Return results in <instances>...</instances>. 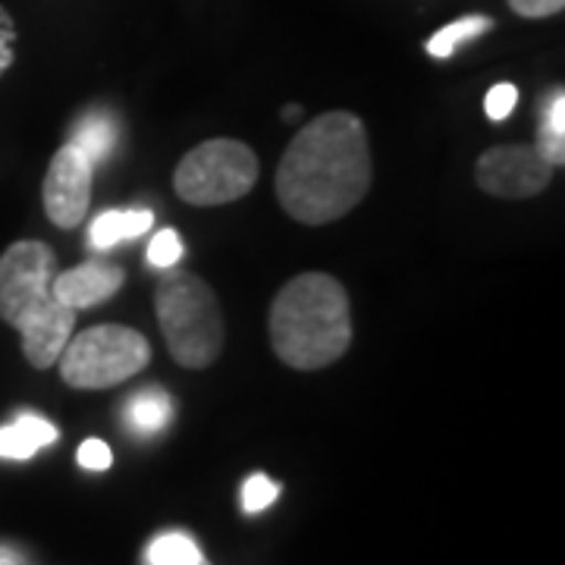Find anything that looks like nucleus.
<instances>
[{
    "mask_svg": "<svg viewBox=\"0 0 565 565\" xmlns=\"http://www.w3.org/2000/svg\"><path fill=\"white\" fill-rule=\"evenodd\" d=\"M374 182L364 122L330 110L302 126L282 151L274 192L282 211L305 226H323L359 207Z\"/></svg>",
    "mask_w": 565,
    "mask_h": 565,
    "instance_id": "nucleus-1",
    "label": "nucleus"
},
{
    "mask_svg": "<svg viewBox=\"0 0 565 565\" xmlns=\"http://www.w3.org/2000/svg\"><path fill=\"white\" fill-rule=\"evenodd\" d=\"M54 277L57 255L41 239L13 243L0 255V321L20 330L22 355L39 371L57 364L79 315L57 302Z\"/></svg>",
    "mask_w": 565,
    "mask_h": 565,
    "instance_id": "nucleus-2",
    "label": "nucleus"
},
{
    "mask_svg": "<svg viewBox=\"0 0 565 565\" xmlns=\"http://www.w3.org/2000/svg\"><path fill=\"white\" fill-rule=\"evenodd\" d=\"M270 349L296 371H321L352 345L349 292L330 274H299L270 302Z\"/></svg>",
    "mask_w": 565,
    "mask_h": 565,
    "instance_id": "nucleus-3",
    "label": "nucleus"
},
{
    "mask_svg": "<svg viewBox=\"0 0 565 565\" xmlns=\"http://www.w3.org/2000/svg\"><path fill=\"white\" fill-rule=\"evenodd\" d=\"M154 311L173 362L202 371L221 359L226 343L223 311L202 277L167 267L154 289Z\"/></svg>",
    "mask_w": 565,
    "mask_h": 565,
    "instance_id": "nucleus-4",
    "label": "nucleus"
},
{
    "mask_svg": "<svg viewBox=\"0 0 565 565\" xmlns=\"http://www.w3.org/2000/svg\"><path fill=\"white\" fill-rule=\"evenodd\" d=\"M151 364V343L136 327L102 323L73 333L63 345L57 367L63 384L73 390H110L120 386Z\"/></svg>",
    "mask_w": 565,
    "mask_h": 565,
    "instance_id": "nucleus-5",
    "label": "nucleus"
},
{
    "mask_svg": "<svg viewBox=\"0 0 565 565\" xmlns=\"http://www.w3.org/2000/svg\"><path fill=\"white\" fill-rule=\"evenodd\" d=\"M258 154L239 139H211L192 148L173 173V189L185 204L217 207L245 199L258 182Z\"/></svg>",
    "mask_w": 565,
    "mask_h": 565,
    "instance_id": "nucleus-6",
    "label": "nucleus"
},
{
    "mask_svg": "<svg viewBox=\"0 0 565 565\" xmlns=\"http://www.w3.org/2000/svg\"><path fill=\"white\" fill-rule=\"evenodd\" d=\"M553 170L556 167L534 145H497L478 158L475 180L478 189L493 199L522 202L544 192L553 182Z\"/></svg>",
    "mask_w": 565,
    "mask_h": 565,
    "instance_id": "nucleus-7",
    "label": "nucleus"
},
{
    "mask_svg": "<svg viewBox=\"0 0 565 565\" xmlns=\"http://www.w3.org/2000/svg\"><path fill=\"white\" fill-rule=\"evenodd\" d=\"M92 180H95V163L88 161L76 145L66 141L51 158L44 185H41V202H44L47 221L61 230H76L92 204Z\"/></svg>",
    "mask_w": 565,
    "mask_h": 565,
    "instance_id": "nucleus-8",
    "label": "nucleus"
},
{
    "mask_svg": "<svg viewBox=\"0 0 565 565\" xmlns=\"http://www.w3.org/2000/svg\"><path fill=\"white\" fill-rule=\"evenodd\" d=\"M122 280H126V274L120 264L107 262V258H92L73 270H57L54 296L66 308L85 311V308H95V305L114 299L120 292Z\"/></svg>",
    "mask_w": 565,
    "mask_h": 565,
    "instance_id": "nucleus-9",
    "label": "nucleus"
},
{
    "mask_svg": "<svg viewBox=\"0 0 565 565\" xmlns=\"http://www.w3.org/2000/svg\"><path fill=\"white\" fill-rule=\"evenodd\" d=\"M57 427L44 422L32 412H22L20 418L7 427H0V459H13V462H25L39 452L41 446L57 444Z\"/></svg>",
    "mask_w": 565,
    "mask_h": 565,
    "instance_id": "nucleus-10",
    "label": "nucleus"
},
{
    "mask_svg": "<svg viewBox=\"0 0 565 565\" xmlns=\"http://www.w3.org/2000/svg\"><path fill=\"white\" fill-rule=\"evenodd\" d=\"M122 418L129 424V430L139 437L161 434L163 427L173 422V399L163 393L161 386H145L136 396H129Z\"/></svg>",
    "mask_w": 565,
    "mask_h": 565,
    "instance_id": "nucleus-11",
    "label": "nucleus"
},
{
    "mask_svg": "<svg viewBox=\"0 0 565 565\" xmlns=\"http://www.w3.org/2000/svg\"><path fill=\"white\" fill-rule=\"evenodd\" d=\"M117 136H120V122L114 120V114H107V110H92V114H85V117L76 122L70 145H76L82 154L98 167V163H104L114 154Z\"/></svg>",
    "mask_w": 565,
    "mask_h": 565,
    "instance_id": "nucleus-12",
    "label": "nucleus"
},
{
    "mask_svg": "<svg viewBox=\"0 0 565 565\" xmlns=\"http://www.w3.org/2000/svg\"><path fill=\"white\" fill-rule=\"evenodd\" d=\"M151 223H154L151 211H107V214L95 217V223H92V245L107 252L117 243L139 239L141 233L151 230Z\"/></svg>",
    "mask_w": 565,
    "mask_h": 565,
    "instance_id": "nucleus-13",
    "label": "nucleus"
},
{
    "mask_svg": "<svg viewBox=\"0 0 565 565\" xmlns=\"http://www.w3.org/2000/svg\"><path fill=\"white\" fill-rule=\"evenodd\" d=\"M493 29V20L490 17H462V20L449 22L444 25L434 39L427 41L424 47H427V54L430 57H437V61H446V57H452L459 47H462L465 41L478 39V35H484Z\"/></svg>",
    "mask_w": 565,
    "mask_h": 565,
    "instance_id": "nucleus-14",
    "label": "nucleus"
},
{
    "mask_svg": "<svg viewBox=\"0 0 565 565\" xmlns=\"http://www.w3.org/2000/svg\"><path fill=\"white\" fill-rule=\"evenodd\" d=\"M534 148L544 154L546 161L553 167H563L565 163V95L563 88L550 98L544 110V122H541V132Z\"/></svg>",
    "mask_w": 565,
    "mask_h": 565,
    "instance_id": "nucleus-15",
    "label": "nucleus"
},
{
    "mask_svg": "<svg viewBox=\"0 0 565 565\" xmlns=\"http://www.w3.org/2000/svg\"><path fill=\"white\" fill-rule=\"evenodd\" d=\"M202 559L199 544L182 531H167L161 537H154L145 553L148 565H202Z\"/></svg>",
    "mask_w": 565,
    "mask_h": 565,
    "instance_id": "nucleus-16",
    "label": "nucleus"
},
{
    "mask_svg": "<svg viewBox=\"0 0 565 565\" xmlns=\"http://www.w3.org/2000/svg\"><path fill=\"white\" fill-rule=\"evenodd\" d=\"M277 497H280V484H274L267 475H252L243 487V509L248 515H255V512H264Z\"/></svg>",
    "mask_w": 565,
    "mask_h": 565,
    "instance_id": "nucleus-17",
    "label": "nucleus"
},
{
    "mask_svg": "<svg viewBox=\"0 0 565 565\" xmlns=\"http://www.w3.org/2000/svg\"><path fill=\"white\" fill-rule=\"evenodd\" d=\"M180 258H182V239L177 230H161V233L151 239V245H148V264H151V267H161V270H167V267H177Z\"/></svg>",
    "mask_w": 565,
    "mask_h": 565,
    "instance_id": "nucleus-18",
    "label": "nucleus"
},
{
    "mask_svg": "<svg viewBox=\"0 0 565 565\" xmlns=\"http://www.w3.org/2000/svg\"><path fill=\"white\" fill-rule=\"evenodd\" d=\"M515 104H519V88H515L512 82H500V85H493V88L487 92L484 110L490 120L500 122L515 110Z\"/></svg>",
    "mask_w": 565,
    "mask_h": 565,
    "instance_id": "nucleus-19",
    "label": "nucleus"
},
{
    "mask_svg": "<svg viewBox=\"0 0 565 565\" xmlns=\"http://www.w3.org/2000/svg\"><path fill=\"white\" fill-rule=\"evenodd\" d=\"M114 462V452H110V446L104 444V440H85L79 446V465L82 468H88V471H107Z\"/></svg>",
    "mask_w": 565,
    "mask_h": 565,
    "instance_id": "nucleus-20",
    "label": "nucleus"
},
{
    "mask_svg": "<svg viewBox=\"0 0 565 565\" xmlns=\"http://www.w3.org/2000/svg\"><path fill=\"white\" fill-rule=\"evenodd\" d=\"M509 7L525 20H546V17L563 13L565 0H509Z\"/></svg>",
    "mask_w": 565,
    "mask_h": 565,
    "instance_id": "nucleus-21",
    "label": "nucleus"
},
{
    "mask_svg": "<svg viewBox=\"0 0 565 565\" xmlns=\"http://www.w3.org/2000/svg\"><path fill=\"white\" fill-rule=\"evenodd\" d=\"M13 47H17V25L10 13L0 7V76L13 66Z\"/></svg>",
    "mask_w": 565,
    "mask_h": 565,
    "instance_id": "nucleus-22",
    "label": "nucleus"
},
{
    "mask_svg": "<svg viewBox=\"0 0 565 565\" xmlns=\"http://www.w3.org/2000/svg\"><path fill=\"white\" fill-rule=\"evenodd\" d=\"M282 117H286V120H296V117H299V104H289V107L282 110Z\"/></svg>",
    "mask_w": 565,
    "mask_h": 565,
    "instance_id": "nucleus-23",
    "label": "nucleus"
},
{
    "mask_svg": "<svg viewBox=\"0 0 565 565\" xmlns=\"http://www.w3.org/2000/svg\"><path fill=\"white\" fill-rule=\"evenodd\" d=\"M202 565H207V563H204V559H202Z\"/></svg>",
    "mask_w": 565,
    "mask_h": 565,
    "instance_id": "nucleus-24",
    "label": "nucleus"
}]
</instances>
